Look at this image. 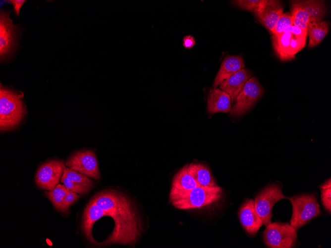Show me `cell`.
Returning a JSON list of instances; mask_svg holds the SVG:
<instances>
[{
  "instance_id": "cell-1",
  "label": "cell",
  "mask_w": 331,
  "mask_h": 248,
  "mask_svg": "<svg viewBox=\"0 0 331 248\" xmlns=\"http://www.w3.org/2000/svg\"><path fill=\"white\" fill-rule=\"evenodd\" d=\"M91 200L114 223L110 236L98 245L134 246L137 243L143 232V222L138 206L132 198L124 192L110 189L97 193Z\"/></svg>"
},
{
  "instance_id": "cell-2",
  "label": "cell",
  "mask_w": 331,
  "mask_h": 248,
  "mask_svg": "<svg viewBox=\"0 0 331 248\" xmlns=\"http://www.w3.org/2000/svg\"><path fill=\"white\" fill-rule=\"evenodd\" d=\"M222 189L197 186L189 190H178L171 188L169 194L170 203L179 209L203 207L219 201L221 197Z\"/></svg>"
},
{
  "instance_id": "cell-3",
  "label": "cell",
  "mask_w": 331,
  "mask_h": 248,
  "mask_svg": "<svg viewBox=\"0 0 331 248\" xmlns=\"http://www.w3.org/2000/svg\"><path fill=\"white\" fill-rule=\"evenodd\" d=\"M22 96L0 84V129L6 131L17 126L24 117L26 108Z\"/></svg>"
},
{
  "instance_id": "cell-4",
  "label": "cell",
  "mask_w": 331,
  "mask_h": 248,
  "mask_svg": "<svg viewBox=\"0 0 331 248\" xmlns=\"http://www.w3.org/2000/svg\"><path fill=\"white\" fill-rule=\"evenodd\" d=\"M292 206L290 224L298 229L321 213L315 195L301 194L288 197Z\"/></svg>"
},
{
  "instance_id": "cell-5",
  "label": "cell",
  "mask_w": 331,
  "mask_h": 248,
  "mask_svg": "<svg viewBox=\"0 0 331 248\" xmlns=\"http://www.w3.org/2000/svg\"><path fill=\"white\" fill-rule=\"evenodd\" d=\"M263 239L269 248H294L297 240L296 229L288 223L272 222L266 226Z\"/></svg>"
},
{
  "instance_id": "cell-6",
  "label": "cell",
  "mask_w": 331,
  "mask_h": 248,
  "mask_svg": "<svg viewBox=\"0 0 331 248\" xmlns=\"http://www.w3.org/2000/svg\"><path fill=\"white\" fill-rule=\"evenodd\" d=\"M282 198L288 199V197L283 194L281 185L277 183L268 185L255 197V210L266 227L272 222L271 218L274 205Z\"/></svg>"
},
{
  "instance_id": "cell-7",
  "label": "cell",
  "mask_w": 331,
  "mask_h": 248,
  "mask_svg": "<svg viewBox=\"0 0 331 248\" xmlns=\"http://www.w3.org/2000/svg\"><path fill=\"white\" fill-rule=\"evenodd\" d=\"M306 37L307 35L289 32L273 35V46L277 57L284 61L294 58L295 55L305 47Z\"/></svg>"
},
{
  "instance_id": "cell-8",
  "label": "cell",
  "mask_w": 331,
  "mask_h": 248,
  "mask_svg": "<svg viewBox=\"0 0 331 248\" xmlns=\"http://www.w3.org/2000/svg\"><path fill=\"white\" fill-rule=\"evenodd\" d=\"M263 93L264 89L257 78L251 77L237 96L230 114L237 117L242 116L257 102Z\"/></svg>"
},
{
  "instance_id": "cell-9",
  "label": "cell",
  "mask_w": 331,
  "mask_h": 248,
  "mask_svg": "<svg viewBox=\"0 0 331 248\" xmlns=\"http://www.w3.org/2000/svg\"><path fill=\"white\" fill-rule=\"evenodd\" d=\"M65 165L97 181L101 178L96 155L93 150L81 149L73 152L66 159Z\"/></svg>"
},
{
  "instance_id": "cell-10",
  "label": "cell",
  "mask_w": 331,
  "mask_h": 248,
  "mask_svg": "<svg viewBox=\"0 0 331 248\" xmlns=\"http://www.w3.org/2000/svg\"><path fill=\"white\" fill-rule=\"evenodd\" d=\"M65 164L63 160L57 159H51L42 163L35 177L37 187L47 191L53 190L61 180Z\"/></svg>"
},
{
  "instance_id": "cell-11",
  "label": "cell",
  "mask_w": 331,
  "mask_h": 248,
  "mask_svg": "<svg viewBox=\"0 0 331 248\" xmlns=\"http://www.w3.org/2000/svg\"><path fill=\"white\" fill-rule=\"evenodd\" d=\"M10 11L0 10V57L1 61L9 57L14 52L16 46L17 26L9 18Z\"/></svg>"
},
{
  "instance_id": "cell-12",
  "label": "cell",
  "mask_w": 331,
  "mask_h": 248,
  "mask_svg": "<svg viewBox=\"0 0 331 248\" xmlns=\"http://www.w3.org/2000/svg\"><path fill=\"white\" fill-rule=\"evenodd\" d=\"M240 223L250 236L256 235L263 224L254 206V200L247 199L241 205L238 213Z\"/></svg>"
},
{
  "instance_id": "cell-13",
  "label": "cell",
  "mask_w": 331,
  "mask_h": 248,
  "mask_svg": "<svg viewBox=\"0 0 331 248\" xmlns=\"http://www.w3.org/2000/svg\"><path fill=\"white\" fill-rule=\"evenodd\" d=\"M252 77V72L247 68H242L230 77L224 80L219 86L220 89L227 93L231 101L235 103L238 94L247 80Z\"/></svg>"
},
{
  "instance_id": "cell-14",
  "label": "cell",
  "mask_w": 331,
  "mask_h": 248,
  "mask_svg": "<svg viewBox=\"0 0 331 248\" xmlns=\"http://www.w3.org/2000/svg\"><path fill=\"white\" fill-rule=\"evenodd\" d=\"M242 56L227 55L222 61L220 69L215 78L213 88H217L224 80L230 77L245 67Z\"/></svg>"
},
{
  "instance_id": "cell-15",
  "label": "cell",
  "mask_w": 331,
  "mask_h": 248,
  "mask_svg": "<svg viewBox=\"0 0 331 248\" xmlns=\"http://www.w3.org/2000/svg\"><path fill=\"white\" fill-rule=\"evenodd\" d=\"M230 96L220 88H211L207 97V110L209 113L228 112L231 109Z\"/></svg>"
},
{
  "instance_id": "cell-16",
  "label": "cell",
  "mask_w": 331,
  "mask_h": 248,
  "mask_svg": "<svg viewBox=\"0 0 331 248\" xmlns=\"http://www.w3.org/2000/svg\"><path fill=\"white\" fill-rule=\"evenodd\" d=\"M283 13V8L280 2L270 0L264 8L255 15L258 21L271 33Z\"/></svg>"
},
{
  "instance_id": "cell-17",
  "label": "cell",
  "mask_w": 331,
  "mask_h": 248,
  "mask_svg": "<svg viewBox=\"0 0 331 248\" xmlns=\"http://www.w3.org/2000/svg\"><path fill=\"white\" fill-rule=\"evenodd\" d=\"M188 170L199 186L215 187L218 185L211 172L209 167L200 163H192L188 164Z\"/></svg>"
},
{
  "instance_id": "cell-18",
  "label": "cell",
  "mask_w": 331,
  "mask_h": 248,
  "mask_svg": "<svg viewBox=\"0 0 331 248\" xmlns=\"http://www.w3.org/2000/svg\"><path fill=\"white\" fill-rule=\"evenodd\" d=\"M329 32V25L325 21L310 23L307 29L309 37L308 48H313L320 44Z\"/></svg>"
},
{
  "instance_id": "cell-19",
  "label": "cell",
  "mask_w": 331,
  "mask_h": 248,
  "mask_svg": "<svg viewBox=\"0 0 331 248\" xmlns=\"http://www.w3.org/2000/svg\"><path fill=\"white\" fill-rule=\"evenodd\" d=\"M199 186L188 170V164L182 167L174 176L171 187L178 190H189Z\"/></svg>"
},
{
  "instance_id": "cell-20",
  "label": "cell",
  "mask_w": 331,
  "mask_h": 248,
  "mask_svg": "<svg viewBox=\"0 0 331 248\" xmlns=\"http://www.w3.org/2000/svg\"><path fill=\"white\" fill-rule=\"evenodd\" d=\"M291 11L293 25L307 31L309 17L303 0L291 1Z\"/></svg>"
},
{
  "instance_id": "cell-21",
  "label": "cell",
  "mask_w": 331,
  "mask_h": 248,
  "mask_svg": "<svg viewBox=\"0 0 331 248\" xmlns=\"http://www.w3.org/2000/svg\"><path fill=\"white\" fill-rule=\"evenodd\" d=\"M303 1L309 14V24L322 21L327 12L324 1L308 0Z\"/></svg>"
},
{
  "instance_id": "cell-22",
  "label": "cell",
  "mask_w": 331,
  "mask_h": 248,
  "mask_svg": "<svg viewBox=\"0 0 331 248\" xmlns=\"http://www.w3.org/2000/svg\"><path fill=\"white\" fill-rule=\"evenodd\" d=\"M68 192L63 184H58L53 190L45 192L44 194L57 210L63 212L64 200Z\"/></svg>"
},
{
  "instance_id": "cell-23",
  "label": "cell",
  "mask_w": 331,
  "mask_h": 248,
  "mask_svg": "<svg viewBox=\"0 0 331 248\" xmlns=\"http://www.w3.org/2000/svg\"><path fill=\"white\" fill-rule=\"evenodd\" d=\"M270 0H237L232 1L235 6L255 13L261 11Z\"/></svg>"
},
{
  "instance_id": "cell-24",
  "label": "cell",
  "mask_w": 331,
  "mask_h": 248,
  "mask_svg": "<svg viewBox=\"0 0 331 248\" xmlns=\"http://www.w3.org/2000/svg\"><path fill=\"white\" fill-rule=\"evenodd\" d=\"M63 173L71 181L82 186L92 189L95 185L88 177L67 167L64 168Z\"/></svg>"
},
{
  "instance_id": "cell-25",
  "label": "cell",
  "mask_w": 331,
  "mask_h": 248,
  "mask_svg": "<svg viewBox=\"0 0 331 248\" xmlns=\"http://www.w3.org/2000/svg\"><path fill=\"white\" fill-rule=\"evenodd\" d=\"M322 202L326 210L331 212V180L330 178L320 186Z\"/></svg>"
},
{
  "instance_id": "cell-26",
  "label": "cell",
  "mask_w": 331,
  "mask_h": 248,
  "mask_svg": "<svg viewBox=\"0 0 331 248\" xmlns=\"http://www.w3.org/2000/svg\"><path fill=\"white\" fill-rule=\"evenodd\" d=\"M292 25H293V21L291 13L284 12L278 19L271 34L273 35L279 34L285 29Z\"/></svg>"
},
{
  "instance_id": "cell-27",
  "label": "cell",
  "mask_w": 331,
  "mask_h": 248,
  "mask_svg": "<svg viewBox=\"0 0 331 248\" xmlns=\"http://www.w3.org/2000/svg\"><path fill=\"white\" fill-rule=\"evenodd\" d=\"M60 181L69 191L73 192L79 195H86L91 190L90 188L82 186L74 182L69 179L64 173L61 178Z\"/></svg>"
},
{
  "instance_id": "cell-28",
  "label": "cell",
  "mask_w": 331,
  "mask_h": 248,
  "mask_svg": "<svg viewBox=\"0 0 331 248\" xmlns=\"http://www.w3.org/2000/svg\"><path fill=\"white\" fill-rule=\"evenodd\" d=\"M79 194L75 192L69 191L65 198L64 200L63 206V213L68 211L71 205L75 203L80 198Z\"/></svg>"
},
{
  "instance_id": "cell-29",
  "label": "cell",
  "mask_w": 331,
  "mask_h": 248,
  "mask_svg": "<svg viewBox=\"0 0 331 248\" xmlns=\"http://www.w3.org/2000/svg\"><path fill=\"white\" fill-rule=\"evenodd\" d=\"M195 44L194 37L191 35H186L183 38V46L186 49L192 48Z\"/></svg>"
},
{
  "instance_id": "cell-30",
  "label": "cell",
  "mask_w": 331,
  "mask_h": 248,
  "mask_svg": "<svg viewBox=\"0 0 331 248\" xmlns=\"http://www.w3.org/2000/svg\"><path fill=\"white\" fill-rule=\"evenodd\" d=\"M25 1V0H11L7 1L8 2L13 5L14 13L17 16L19 15L21 7Z\"/></svg>"
},
{
  "instance_id": "cell-31",
  "label": "cell",
  "mask_w": 331,
  "mask_h": 248,
  "mask_svg": "<svg viewBox=\"0 0 331 248\" xmlns=\"http://www.w3.org/2000/svg\"><path fill=\"white\" fill-rule=\"evenodd\" d=\"M283 32H289L299 35H307V31L294 25L289 26L285 29Z\"/></svg>"
}]
</instances>
